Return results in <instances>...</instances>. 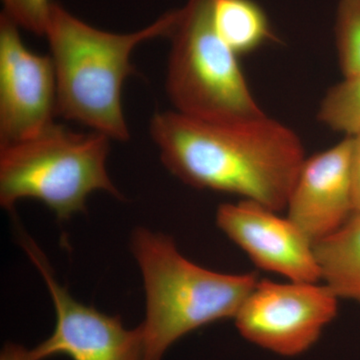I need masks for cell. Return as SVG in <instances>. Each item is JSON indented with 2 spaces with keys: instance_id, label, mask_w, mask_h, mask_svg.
<instances>
[{
  "instance_id": "cell-9",
  "label": "cell",
  "mask_w": 360,
  "mask_h": 360,
  "mask_svg": "<svg viewBox=\"0 0 360 360\" xmlns=\"http://www.w3.org/2000/svg\"><path fill=\"white\" fill-rule=\"evenodd\" d=\"M217 224L260 269L296 283H321L314 243L288 217L241 200L220 205Z\"/></svg>"
},
{
  "instance_id": "cell-14",
  "label": "cell",
  "mask_w": 360,
  "mask_h": 360,
  "mask_svg": "<svg viewBox=\"0 0 360 360\" xmlns=\"http://www.w3.org/2000/svg\"><path fill=\"white\" fill-rule=\"evenodd\" d=\"M336 51L343 77L360 73V0H340L335 26Z\"/></svg>"
},
{
  "instance_id": "cell-6",
  "label": "cell",
  "mask_w": 360,
  "mask_h": 360,
  "mask_svg": "<svg viewBox=\"0 0 360 360\" xmlns=\"http://www.w3.org/2000/svg\"><path fill=\"white\" fill-rule=\"evenodd\" d=\"M338 297L319 283L259 279L234 317L245 340L293 357L314 347L338 315Z\"/></svg>"
},
{
  "instance_id": "cell-11",
  "label": "cell",
  "mask_w": 360,
  "mask_h": 360,
  "mask_svg": "<svg viewBox=\"0 0 360 360\" xmlns=\"http://www.w3.org/2000/svg\"><path fill=\"white\" fill-rule=\"evenodd\" d=\"M321 281L338 300L360 304V213L340 229L314 243Z\"/></svg>"
},
{
  "instance_id": "cell-10",
  "label": "cell",
  "mask_w": 360,
  "mask_h": 360,
  "mask_svg": "<svg viewBox=\"0 0 360 360\" xmlns=\"http://www.w3.org/2000/svg\"><path fill=\"white\" fill-rule=\"evenodd\" d=\"M354 137L307 158L288 198V217L314 243L340 229L354 213Z\"/></svg>"
},
{
  "instance_id": "cell-15",
  "label": "cell",
  "mask_w": 360,
  "mask_h": 360,
  "mask_svg": "<svg viewBox=\"0 0 360 360\" xmlns=\"http://www.w3.org/2000/svg\"><path fill=\"white\" fill-rule=\"evenodd\" d=\"M4 11L20 27L44 35L49 23L51 0H2Z\"/></svg>"
},
{
  "instance_id": "cell-12",
  "label": "cell",
  "mask_w": 360,
  "mask_h": 360,
  "mask_svg": "<svg viewBox=\"0 0 360 360\" xmlns=\"http://www.w3.org/2000/svg\"><path fill=\"white\" fill-rule=\"evenodd\" d=\"M215 30L236 56L276 40L266 13L255 0H212Z\"/></svg>"
},
{
  "instance_id": "cell-5",
  "label": "cell",
  "mask_w": 360,
  "mask_h": 360,
  "mask_svg": "<svg viewBox=\"0 0 360 360\" xmlns=\"http://www.w3.org/2000/svg\"><path fill=\"white\" fill-rule=\"evenodd\" d=\"M167 91L175 111L210 122L266 115L251 94L238 56L215 30L212 0H188L176 9Z\"/></svg>"
},
{
  "instance_id": "cell-3",
  "label": "cell",
  "mask_w": 360,
  "mask_h": 360,
  "mask_svg": "<svg viewBox=\"0 0 360 360\" xmlns=\"http://www.w3.org/2000/svg\"><path fill=\"white\" fill-rule=\"evenodd\" d=\"M132 253L146 295L142 360H162L187 333L224 319H234L257 285L255 272L222 274L184 257L174 239L146 229L132 233Z\"/></svg>"
},
{
  "instance_id": "cell-7",
  "label": "cell",
  "mask_w": 360,
  "mask_h": 360,
  "mask_svg": "<svg viewBox=\"0 0 360 360\" xmlns=\"http://www.w3.org/2000/svg\"><path fill=\"white\" fill-rule=\"evenodd\" d=\"M20 243L44 277L53 302V333L32 349L35 360L65 354L72 360H142L141 326L129 329L122 319L99 312L75 300L52 274L51 265L34 241L21 232Z\"/></svg>"
},
{
  "instance_id": "cell-4",
  "label": "cell",
  "mask_w": 360,
  "mask_h": 360,
  "mask_svg": "<svg viewBox=\"0 0 360 360\" xmlns=\"http://www.w3.org/2000/svg\"><path fill=\"white\" fill-rule=\"evenodd\" d=\"M110 139L101 132H75L53 123L26 141L0 146V203L13 210L18 200L34 198L68 219L84 212L96 191L123 200L111 181L106 160Z\"/></svg>"
},
{
  "instance_id": "cell-2",
  "label": "cell",
  "mask_w": 360,
  "mask_h": 360,
  "mask_svg": "<svg viewBox=\"0 0 360 360\" xmlns=\"http://www.w3.org/2000/svg\"><path fill=\"white\" fill-rule=\"evenodd\" d=\"M176 9L130 33L104 32L52 2L45 37L58 84V115L115 141L129 139L123 115V84L134 75L132 51L146 40L168 37Z\"/></svg>"
},
{
  "instance_id": "cell-8",
  "label": "cell",
  "mask_w": 360,
  "mask_h": 360,
  "mask_svg": "<svg viewBox=\"0 0 360 360\" xmlns=\"http://www.w3.org/2000/svg\"><path fill=\"white\" fill-rule=\"evenodd\" d=\"M20 26L0 15V146L26 141L53 124L58 84L51 56L33 53Z\"/></svg>"
},
{
  "instance_id": "cell-13",
  "label": "cell",
  "mask_w": 360,
  "mask_h": 360,
  "mask_svg": "<svg viewBox=\"0 0 360 360\" xmlns=\"http://www.w3.org/2000/svg\"><path fill=\"white\" fill-rule=\"evenodd\" d=\"M317 118L345 137L360 135V73L343 77L328 90L319 105Z\"/></svg>"
},
{
  "instance_id": "cell-1",
  "label": "cell",
  "mask_w": 360,
  "mask_h": 360,
  "mask_svg": "<svg viewBox=\"0 0 360 360\" xmlns=\"http://www.w3.org/2000/svg\"><path fill=\"white\" fill-rule=\"evenodd\" d=\"M150 134L165 167L188 186L285 210L305 158L300 137L267 115L210 122L155 113Z\"/></svg>"
},
{
  "instance_id": "cell-17",
  "label": "cell",
  "mask_w": 360,
  "mask_h": 360,
  "mask_svg": "<svg viewBox=\"0 0 360 360\" xmlns=\"http://www.w3.org/2000/svg\"><path fill=\"white\" fill-rule=\"evenodd\" d=\"M0 360H35L32 349H27L22 345L7 343L0 354Z\"/></svg>"
},
{
  "instance_id": "cell-16",
  "label": "cell",
  "mask_w": 360,
  "mask_h": 360,
  "mask_svg": "<svg viewBox=\"0 0 360 360\" xmlns=\"http://www.w3.org/2000/svg\"><path fill=\"white\" fill-rule=\"evenodd\" d=\"M352 194L354 212L360 213V135L354 137L352 160Z\"/></svg>"
}]
</instances>
